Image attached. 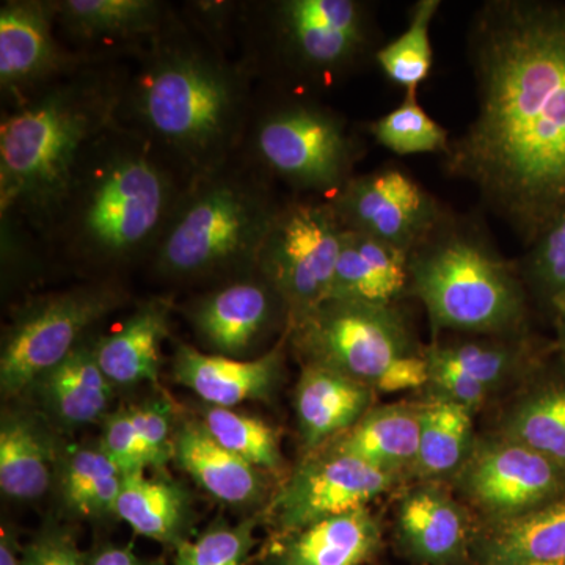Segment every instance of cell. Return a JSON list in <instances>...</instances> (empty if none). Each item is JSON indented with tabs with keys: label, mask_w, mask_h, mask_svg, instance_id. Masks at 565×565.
I'll use <instances>...</instances> for the list:
<instances>
[{
	"label": "cell",
	"mask_w": 565,
	"mask_h": 565,
	"mask_svg": "<svg viewBox=\"0 0 565 565\" xmlns=\"http://www.w3.org/2000/svg\"><path fill=\"white\" fill-rule=\"evenodd\" d=\"M99 446L121 468L122 473L148 470L147 456L129 408H118L106 416Z\"/></svg>",
	"instance_id": "obj_42"
},
{
	"label": "cell",
	"mask_w": 565,
	"mask_h": 565,
	"mask_svg": "<svg viewBox=\"0 0 565 565\" xmlns=\"http://www.w3.org/2000/svg\"><path fill=\"white\" fill-rule=\"evenodd\" d=\"M192 178L151 141L115 122L82 156L40 244L88 281L147 264Z\"/></svg>",
	"instance_id": "obj_3"
},
{
	"label": "cell",
	"mask_w": 565,
	"mask_h": 565,
	"mask_svg": "<svg viewBox=\"0 0 565 565\" xmlns=\"http://www.w3.org/2000/svg\"><path fill=\"white\" fill-rule=\"evenodd\" d=\"M173 460L222 503L248 505L263 497L258 468L218 445L200 422L184 424L174 433Z\"/></svg>",
	"instance_id": "obj_24"
},
{
	"label": "cell",
	"mask_w": 565,
	"mask_h": 565,
	"mask_svg": "<svg viewBox=\"0 0 565 565\" xmlns=\"http://www.w3.org/2000/svg\"><path fill=\"white\" fill-rule=\"evenodd\" d=\"M394 481L396 476L327 446L308 457L275 494L269 508L275 535L367 508Z\"/></svg>",
	"instance_id": "obj_14"
},
{
	"label": "cell",
	"mask_w": 565,
	"mask_h": 565,
	"mask_svg": "<svg viewBox=\"0 0 565 565\" xmlns=\"http://www.w3.org/2000/svg\"><path fill=\"white\" fill-rule=\"evenodd\" d=\"M305 362L340 371L384 393L429 385V366L394 305L327 300L288 327Z\"/></svg>",
	"instance_id": "obj_9"
},
{
	"label": "cell",
	"mask_w": 565,
	"mask_h": 565,
	"mask_svg": "<svg viewBox=\"0 0 565 565\" xmlns=\"http://www.w3.org/2000/svg\"><path fill=\"white\" fill-rule=\"evenodd\" d=\"M374 390L322 364H305L296 388V415L307 451L348 433L370 411Z\"/></svg>",
	"instance_id": "obj_20"
},
{
	"label": "cell",
	"mask_w": 565,
	"mask_h": 565,
	"mask_svg": "<svg viewBox=\"0 0 565 565\" xmlns=\"http://www.w3.org/2000/svg\"><path fill=\"white\" fill-rule=\"evenodd\" d=\"M343 230L327 200L289 199L282 203L259 252L256 273L280 296L288 327L329 297Z\"/></svg>",
	"instance_id": "obj_11"
},
{
	"label": "cell",
	"mask_w": 565,
	"mask_h": 565,
	"mask_svg": "<svg viewBox=\"0 0 565 565\" xmlns=\"http://www.w3.org/2000/svg\"><path fill=\"white\" fill-rule=\"evenodd\" d=\"M120 280L87 281L18 308L3 332L0 388L14 396L68 359L93 327L128 302Z\"/></svg>",
	"instance_id": "obj_10"
},
{
	"label": "cell",
	"mask_w": 565,
	"mask_h": 565,
	"mask_svg": "<svg viewBox=\"0 0 565 565\" xmlns=\"http://www.w3.org/2000/svg\"><path fill=\"white\" fill-rule=\"evenodd\" d=\"M237 154L275 184L329 202L355 177L360 143L344 117L310 96L256 92Z\"/></svg>",
	"instance_id": "obj_8"
},
{
	"label": "cell",
	"mask_w": 565,
	"mask_h": 565,
	"mask_svg": "<svg viewBox=\"0 0 565 565\" xmlns=\"http://www.w3.org/2000/svg\"><path fill=\"white\" fill-rule=\"evenodd\" d=\"M85 63L58 39L51 0L0 3V93L3 109L22 106Z\"/></svg>",
	"instance_id": "obj_15"
},
{
	"label": "cell",
	"mask_w": 565,
	"mask_h": 565,
	"mask_svg": "<svg viewBox=\"0 0 565 565\" xmlns=\"http://www.w3.org/2000/svg\"><path fill=\"white\" fill-rule=\"evenodd\" d=\"M470 408L435 397L423 405L422 435L414 471L423 479L457 475L473 451Z\"/></svg>",
	"instance_id": "obj_31"
},
{
	"label": "cell",
	"mask_w": 565,
	"mask_h": 565,
	"mask_svg": "<svg viewBox=\"0 0 565 565\" xmlns=\"http://www.w3.org/2000/svg\"><path fill=\"white\" fill-rule=\"evenodd\" d=\"M51 6L58 39L92 65L131 62L174 10L163 0H51Z\"/></svg>",
	"instance_id": "obj_16"
},
{
	"label": "cell",
	"mask_w": 565,
	"mask_h": 565,
	"mask_svg": "<svg viewBox=\"0 0 565 565\" xmlns=\"http://www.w3.org/2000/svg\"><path fill=\"white\" fill-rule=\"evenodd\" d=\"M481 565H565V498L498 523L479 548Z\"/></svg>",
	"instance_id": "obj_28"
},
{
	"label": "cell",
	"mask_w": 565,
	"mask_h": 565,
	"mask_svg": "<svg viewBox=\"0 0 565 565\" xmlns=\"http://www.w3.org/2000/svg\"><path fill=\"white\" fill-rule=\"evenodd\" d=\"M288 329L270 351L253 360L206 353L185 343L177 344L173 375L178 384L212 407L233 408L247 401L267 399L280 381L282 349Z\"/></svg>",
	"instance_id": "obj_18"
},
{
	"label": "cell",
	"mask_w": 565,
	"mask_h": 565,
	"mask_svg": "<svg viewBox=\"0 0 565 565\" xmlns=\"http://www.w3.org/2000/svg\"><path fill=\"white\" fill-rule=\"evenodd\" d=\"M131 411L148 468H163L173 459L172 407L162 399L132 405Z\"/></svg>",
	"instance_id": "obj_40"
},
{
	"label": "cell",
	"mask_w": 565,
	"mask_h": 565,
	"mask_svg": "<svg viewBox=\"0 0 565 565\" xmlns=\"http://www.w3.org/2000/svg\"><path fill=\"white\" fill-rule=\"evenodd\" d=\"M382 533L370 509L319 520L275 535L253 563L258 565H363L373 559Z\"/></svg>",
	"instance_id": "obj_19"
},
{
	"label": "cell",
	"mask_w": 565,
	"mask_h": 565,
	"mask_svg": "<svg viewBox=\"0 0 565 565\" xmlns=\"http://www.w3.org/2000/svg\"><path fill=\"white\" fill-rule=\"evenodd\" d=\"M440 9L438 0H419L403 35L375 51V62L394 84L416 93L433 70L434 52L430 24Z\"/></svg>",
	"instance_id": "obj_33"
},
{
	"label": "cell",
	"mask_w": 565,
	"mask_h": 565,
	"mask_svg": "<svg viewBox=\"0 0 565 565\" xmlns=\"http://www.w3.org/2000/svg\"><path fill=\"white\" fill-rule=\"evenodd\" d=\"M457 486L486 515L504 523L553 503L565 492V470L501 435L475 445Z\"/></svg>",
	"instance_id": "obj_13"
},
{
	"label": "cell",
	"mask_w": 565,
	"mask_h": 565,
	"mask_svg": "<svg viewBox=\"0 0 565 565\" xmlns=\"http://www.w3.org/2000/svg\"><path fill=\"white\" fill-rule=\"evenodd\" d=\"M54 451L32 416L9 414L0 424V490L14 501L40 500L50 490Z\"/></svg>",
	"instance_id": "obj_29"
},
{
	"label": "cell",
	"mask_w": 565,
	"mask_h": 565,
	"mask_svg": "<svg viewBox=\"0 0 565 565\" xmlns=\"http://www.w3.org/2000/svg\"><path fill=\"white\" fill-rule=\"evenodd\" d=\"M62 460L61 490L68 511L90 520L115 515L125 473L102 446H74Z\"/></svg>",
	"instance_id": "obj_30"
},
{
	"label": "cell",
	"mask_w": 565,
	"mask_h": 565,
	"mask_svg": "<svg viewBox=\"0 0 565 565\" xmlns=\"http://www.w3.org/2000/svg\"><path fill=\"white\" fill-rule=\"evenodd\" d=\"M22 546L17 531L3 523L0 530V565H22Z\"/></svg>",
	"instance_id": "obj_44"
},
{
	"label": "cell",
	"mask_w": 565,
	"mask_h": 565,
	"mask_svg": "<svg viewBox=\"0 0 565 565\" xmlns=\"http://www.w3.org/2000/svg\"><path fill=\"white\" fill-rule=\"evenodd\" d=\"M371 7L359 0H243L237 58L256 87L329 90L373 47Z\"/></svg>",
	"instance_id": "obj_6"
},
{
	"label": "cell",
	"mask_w": 565,
	"mask_h": 565,
	"mask_svg": "<svg viewBox=\"0 0 565 565\" xmlns=\"http://www.w3.org/2000/svg\"><path fill=\"white\" fill-rule=\"evenodd\" d=\"M552 307L556 316L557 348L565 355V292L553 300Z\"/></svg>",
	"instance_id": "obj_45"
},
{
	"label": "cell",
	"mask_w": 565,
	"mask_h": 565,
	"mask_svg": "<svg viewBox=\"0 0 565 565\" xmlns=\"http://www.w3.org/2000/svg\"><path fill=\"white\" fill-rule=\"evenodd\" d=\"M258 525V515L248 516L237 525L214 523L174 548L173 565H250L258 546L255 535Z\"/></svg>",
	"instance_id": "obj_37"
},
{
	"label": "cell",
	"mask_w": 565,
	"mask_h": 565,
	"mask_svg": "<svg viewBox=\"0 0 565 565\" xmlns=\"http://www.w3.org/2000/svg\"><path fill=\"white\" fill-rule=\"evenodd\" d=\"M88 565H163L159 561L143 559L134 553L131 546L111 544V542H103V544L93 546L88 552Z\"/></svg>",
	"instance_id": "obj_43"
},
{
	"label": "cell",
	"mask_w": 565,
	"mask_h": 565,
	"mask_svg": "<svg viewBox=\"0 0 565 565\" xmlns=\"http://www.w3.org/2000/svg\"><path fill=\"white\" fill-rule=\"evenodd\" d=\"M423 405L392 404L367 411L329 448L356 457L371 467L396 476L415 468L422 435Z\"/></svg>",
	"instance_id": "obj_25"
},
{
	"label": "cell",
	"mask_w": 565,
	"mask_h": 565,
	"mask_svg": "<svg viewBox=\"0 0 565 565\" xmlns=\"http://www.w3.org/2000/svg\"><path fill=\"white\" fill-rule=\"evenodd\" d=\"M243 0H191L180 9L182 17L192 22L211 41L237 57V25Z\"/></svg>",
	"instance_id": "obj_39"
},
{
	"label": "cell",
	"mask_w": 565,
	"mask_h": 565,
	"mask_svg": "<svg viewBox=\"0 0 565 565\" xmlns=\"http://www.w3.org/2000/svg\"><path fill=\"white\" fill-rule=\"evenodd\" d=\"M22 565H88V552L70 526L51 522L22 546Z\"/></svg>",
	"instance_id": "obj_41"
},
{
	"label": "cell",
	"mask_w": 565,
	"mask_h": 565,
	"mask_svg": "<svg viewBox=\"0 0 565 565\" xmlns=\"http://www.w3.org/2000/svg\"><path fill=\"white\" fill-rule=\"evenodd\" d=\"M397 533L408 555L419 563L448 565L459 559L467 545V519L451 494L423 486L401 501Z\"/></svg>",
	"instance_id": "obj_23"
},
{
	"label": "cell",
	"mask_w": 565,
	"mask_h": 565,
	"mask_svg": "<svg viewBox=\"0 0 565 565\" xmlns=\"http://www.w3.org/2000/svg\"><path fill=\"white\" fill-rule=\"evenodd\" d=\"M503 437L565 470V386L539 390L516 404L505 418Z\"/></svg>",
	"instance_id": "obj_32"
},
{
	"label": "cell",
	"mask_w": 565,
	"mask_h": 565,
	"mask_svg": "<svg viewBox=\"0 0 565 565\" xmlns=\"http://www.w3.org/2000/svg\"><path fill=\"white\" fill-rule=\"evenodd\" d=\"M377 143L394 154H424L446 152L448 131L416 102L415 93H407L404 103L370 125Z\"/></svg>",
	"instance_id": "obj_36"
},
{
	"label": "cell",
	"mask_w": 565,
	"mask_h": 565,
	"mask_svg": "<svg viewBox=\"0 0 565 565\" xmlns=\"http://www.w3.org/2000/svg\"><path fill=\"white\" fill-rule=\"evenodd\" d=\"M47 411L66 427L88 426L106 419L114 385L104 375L95 355V338L88 337L68 359L40 379Z\"/></svg>",
	"instance_id": "obj_27"
},
{
	"label": "cell",
	"mask_w": 565,
	"mask_h": 565,
	"mask_svg": "<svg viewBox=\"0 0 565 565\" xmlns=\"http://www.w3.org/2000/svg\"><path fill=\"white\" fill-rule=\"evenodd\" d=\"M408 273L434 332L505 333L525 319L515 270L470 226L446 218L408 255Z\"/></svg>",
	"instance_id": "obj_7"
},
{
	"label": "cell",
	"mask_w": 565,
	"mask_h": 565,
	"mask_svg": "<svg viewBox=\"0 0 565 565\" xmlns=\"http://www.w3.org/2000/svg\"><path fill=\"white\" fill-rule=\"evenodd\" d=\"M468 50L476 114L445 169L531 247L565 212V3L490 0Z\"/></svg>",
	"instance_id": "obj_1"
},
{
	"label": "cell",
	"mask_w": 565,
	"mask_h": 565,
	"mask_svg": "<svg viewBox=\"0 0 565 565\" xmlns=\"http://www.w3.org/2000/svg\"><path fill=\"white\" fill-rule=\"evenodd\" d=\"M173 300L154 297L137 305L115 332L95 338V355L111 385L159 381L162 343L170 334Z\"/></svg>",
	"instance_id": "obj_21"
},
{
	"label": "cell",
	"mask_w": 565,
	"mask_h": 565,
	"mask_svg": "<svg viewBox=\"0 0 565 565\" xmlns=\"http://www.w3.org/2000/svg\"><path fill=\"white\" fill-rule=\"evenodd\" d=\"M329 203L343 228L370 234L407 255L448 218L433 193L399 169L355 174Z\"/></svg>",
	"instance_id": "obj_12"
},
{
	"label": "cell",
	"mask_w": 565,
	"mask_h": 565,
	"mask_svg": "<svg viewBox=\"0 0 565 565\" xmlns=\"http://www.w3.org/2000/svg\"><path fill=\"white\" fill-rule=\"evenodd\" d=\"M115 515L134 533L177 548L191 535L192 503L188 490L163 476L126 473Z\"/></svg>",
	"instance_id": "obj_26"
},
{
	"label": "cell",
	"mask_w": 565,
	"mask_h": 565,
	"mask_svg": "<svg viewBox=\"0 0 565 565\" xmlns=\"http://www.w3.org/2000/svg\"><path fill=\"white\" fill-rule=\"evenodd\" d=\"M408 285L407 253L370 234L343 230L340 256L327 300L386 307L396 303Z\"/></svg>",
	"instance_id": "obj_22"
},
{
	"label": "cell",
	"mask_w": 565,
	"mask_h": 565,
	"mask_svg": "<svg viewBox=\"0 0 565 565\" xmlns=\"http://www.w3.org/2000/svg\"><path fill=\"white\" fill-rule=\"evenodd\" d=\"M429 370L448 371L475 384L492 390L503 384L516 363V352L509 345L489 341L435 344L424 351Z\"/></svg>",
	"instance_id": "obj_35"
},
{
	"label": "cell",
	"mask_w": 565,
	"mask_h": 565,
	"mask_svg": "<svg viewBox=\"0 0 565 565\" xmlns=\"http://www.w3.org/2000/svg\"><path fill=\"white\" fill-rule=\"evenodd\" d=\"M526 274L550 303L565 292V212L531 245Z\"/></svg>",
	"instance_id": "obj_38"
},
{
	"label": "cell",
	"mask_w": 565,
	"mask_h": 565,
	"mask_svg": "<svg viewBox=\"0 0 565 565\" xmlns=\"http://www.w3.org/2000/svg\"><path fill=\"white\" fill-rule=\"evenodd\" d=\"M256 92L239 58L174 7L161 32L128 62L117 121L195 178L239 152Z\"/></svg>",
	"instance_id": "obj_2"
},
{
	"label": "cell",
	"mask_w": 565,
	"mask_h": 565,
	"mask_svg": "<svg viewBox=\"0 0 565 565\" xmlns=\"http://www.w3.org/2000/svg\"><path fill=\"white\" fill-rule=\"evenodd\" d=\"M282 203L244 156L189 181L148 267L170 285H222L256 270Z\"/></svg>",
	"instance_id": "obj_5"
},
{
	"label": "cell",
	"mask_w": 565,
	"mask_h": 565,
	"mask_svg": "<svg viewBox=\"0 0 565 565\" xmlns=\"http://www.w3.org/2000/svg\"><path fill=\"white\" fill-rule=\"evenodd\" d=\"M200 423L218 445L245 462L258 470H280L282 459L277 433L263 419L233 408L206 405Z\"/></svg>",
	"instance_id": "obj_34"
},
{
	"label": "cell",
	"mask_w": 565,
	"mask_h": 565,
	"mask_svg": "<svg viewBox=\"0 0 565 565\" xmlns=\"http://www.w3.org/2000/svg\"><path fill=\"white\" fill-rule=\"evenodd\" d=\"M126 63L85 65L0 120V222L40 241L93 141L117 122Z\"/></svg>",
	"instance_id": "obj_4"
},
{
	"label": "cell",
	"mask_w": 565,
	"mask_h": 565,
	"mask_svg": "<svg viewBox=\"0 0 565 565\" xmlns=\"http://www.w3.org/2000/svg\"><path fill=\"white\" fill-rule=\"evenodd\" d=\"M193 332L212 353L241 359L288 311L273 286L253 273L207 288L185 307Z\"/></svg>",
	"instance_id": "obj_17"
}]
</instances>
